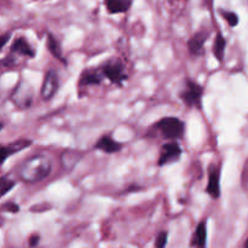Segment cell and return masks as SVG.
I'll return each mask as SVG.
<instances>
[{"instance_id": "obj_1", "label": "cell", "mask_w": 248, "mask_h": 248, "mask_svg": "<svg viewBox=\"0 0 248 248\" xmlns=\"http://www.w3.org/2000/svg\"><path fill=\"white\" fill-rule=\"evenodd\" d=\"M52 170L51 160L45 155H34L18 169V176L26 183H38L47 178Z\"/></svg>"}, {"instance_id": "obj_2", "label": "cell", "mask_w": 248, "mask_h": 248, "mask_svg": "<svg viewBox=\"0 0 248 248\" xmlns=\"http://www.w3.org/2000/svg\"><path fill=\"white\" fill-rule=\"evenodd\" d=\"M154 128L159 131L166 140H178L186 132V123L176 116H166L160 119L154 125Z\"/></svg>"}, {"instance_id": "obj_3", "label": "cell", "mask_w": 248, "mask_h": 248, "mask_svg": "<svg viewBox=\"0 0 248 248\" xmlns=\"http://www.w3.org/2000/svg\"><path fill=\"white\" fill-rule=\"evenodd\" d=\"M101 70L104 78L116 86H123V84L128 78L123 61H120L119 58H111V60L107 61L101 67Z\"/></svg>"}, {"instance_id": "obj_4", "label": "cell", "mask_w": 248, "mask_h": 248, "mask_svg": "<svg viewBox=\"0 0 248 248\" xmlns=\"http://www.w3.org/2000/svg\"><path fill=\"white\" fill-rule=\"evenodd\" d=\"M203 87L194 80L186 78L184 81V89L182 90L179 97L189 108L201 109V99H202Z\"/></svg>"}, {"instance_id": "obj_5", "label": "cell", "mask_w": 248, "mask_h": 248, "mask_svg": "<svg viewBox=\"0 0 248 248\" xmlns=\"http://www.w3.org/2000/svg\"><path fill=\"white\" fill-rule=\"evenodd\" d=\"M182 154H183V149L179 145V143L176 140H170L161 147V153H160L159 160H157V165L162 167L172 164V162L178 161Z\"/></svg>"}, {"instance_id": "obj_6", "label": "cell", "mask_w": 248, "mask_h": 248, "mask_svg": "<svg viewBox=\"0 0 248 248\" xmlns=\"http://www.w3.org/2000/svg\"><path fill=\"white\" fill-rule=\"evenodd\" d=\"M60 89V78L56 70L50 69L46 72L45 78H44L43 85H41V97L44 101H50L55 97Z\"/></svg>"}, {"instance_id": "obj_7", "label": "cell", "mask_w": 248, "mask_h": 248, "mask_svg": "<svg viewBox=\"0 0 248 248\" xmlns=\"http://www.w3.org/2000/svg\"><path fill=\"white\" fill-rule=\"evenodd\" d=\"M206 191L215 200L220 198V167L216 164H211L208 166V182Z\"/></svg>"}, {"instance_id": "obj_8", "label": "cell", "mask_w": 248, "mask_h": 248, "mask_svg": "<svg viewBox=\"0 0 248 248\" xmlns=\"http://www.w3.org/2000/svg\"><path fill=\"white\" fill-rule=\"evenodd\" d=\"M208 31L206 29H201L198 33L194 34L188 40V50L194 57H200L205 52V44L208 39Z\"/></svg>"}, {"instance_id": "obj_9", "label": "cell", "mask_w": 248, "mask_h": 248, "mask_svg": "<svg viewBox=\"0 0 248 248\" xmlns=\"http://www.w3.org/2000/svg\"><path fill=\"white\" fill-rule=\"evenodd\" d=\"M12 101L19 107V108H28L31 104V99H33V91L31 87L23 86L22 84L17 85L16 90L12 92Z\"/></svg>"}, {"instance_id": "obj_10", "label": "cell", "mask_w": 248, "mask_h": 248, "mask_svg": "<svg viewBox=\"0 0 248 248\" xmlns=\"http://www.w3.org/2000/svg\"><path fill=\"white\" fill-rule=\"evenodd\" d=\"M31 140H16V142H12L11 144L9 145H0V165L4 164L9 156L21 152V150L26 149V148L31 147Z\"/></svg>"}, {"instance_id": "obj_11", "label": "cell", "mask_w": 248, "mask_h": 248, "mask_svg": "<svg viewBox=\"0 0 248 248\" xmlns=\"http://www.w3.org/2000/svg\"><path fill=\"white\" fill-rule=\"evenodd\" d=\"M104 79V75L102 73L101 68H89L81 72L79 79L80 86H93V85H99Z\"/></svg>"}, {"instance_id": "obj_12", "label": "cell", "mask_w": 248, "mask_h": 248, "mask_svg": "<svg viewBox=\"0 0 248 248\" xmlns=\"http://www.w3.org/2000/svg\"><path fill=\"white\" fill-rule=\"evenodd\" d=\"M124 145L121 143L116 142L111 136L104 135L97 140V143L94 144V149L101 150V152L106 153V154H115L121 150Z\"/></svg>"}, {"instance_id": "obj_13", "label": "cell", "mask_w": 248, "mask_h": 248, "mask_svg": "<svg viewBox=\"0 0 248 248\" xmlns=\"http://www.w3.org/2000/svg\"><path fill=\"white\" fill-rule=\"evenodd\" d=\"M207 245V222L202 220L196 227L195 232L191 236L190 246L191 247H206Z\"/></svg>"}, {"instance_id": "obj_14", "label": "cell", "mask_w": 248, "mask_h": 248, "mask_svg": "<svg viewBox=\"0 0 248 248\" xmlns=\"http://www.w3.org/2000/svg\"><path fill=\"white\" fill-rule=\"evenodd\" d=\"M104 4L110 15L125 14L131 9L132 0H104Z\"/></svg>"}, {"instance_id": "obj_15", "label": "cell", "mask_w": 248, "mask_h": 248, "mask_svg": "<svg viewBox=\"0 0 248 248\" xmlns=\"http://www.w3.org/2000/svg\"><path fill=\"white\" fill-rule=\"evenodd\" d=\"M82 155L84 154L81 152H78V150H65L61 155V164H62V166L65 170L70 171V170H73L77 166V164L80 161Z\"/></svg>"}, {"instance_id": "obj_16", "label": "cell", "mask_w": 248, "mask_h": 248, "mask_svg": "<svg viewBox=\"0 0 248 248\" xmlns=\"http://www.w3.org/2000/svg\"><path fill=\"white\" fill-rule=\"evenodd\" d=\"M11 52L19 53V55L27 56V57L31 58L35 57V51H34V48H31V46L29 45L28 41L24 38H17L14 41L11 46Z\"/></svg>"}, {"instance_id": "obj_17", "label": "cell", "mask_w": 248, "mask_h": 248, "mask_svg": "<svg viewBox=\"0 0 248 248\" xmlns=\"http://www.w3.org/2000/svg\"><path fill=\"white\" fill-rule=\"evenodd\" d=\"M225 48H227V39L223 36L222 33L218 31L217 35L215 38V43H213V55H215L216 60L218 62H223L225 55Z\"/></svg>"}, {"instance_id": "obj_18", "label": "cell", "mask_w": 248, "mask_h": 248, "mask_svg": "<svg viewBox=\"0 0 248 248\" xmlns=\"http://www.w3.org/2000/svg\"><path fill=\"white\" fill-rule=\"evenodd\" d=\"M46 47H47L48 52L53 56L55 58L60 60L61 62L67 63V61L63 58L62 56V47L60 45V41L55 38L51 33L47 34V41H46Z\"/></svg>"}, {"instance_id": "obj_19", "label": "cell", "mask_w": 248, "mask_h": 248, "mask_svg": "<svg viewBox=\"0 0 248 248\" xmlns=\"http://www.w3.org/2000/svg\"><path fill=\"white\" fill-rule=\"evenodd\" d=\"M219 12L220 15H222L223 18L228 22V24H229L230 27H236L237 24H239L240 19L237 14H235V12L232 11H227V10H220Z\"/></svg>"}, {"instance_id": "obj_20", "label": "cell", "mask_w": 248, "mask_h": 248, "mask_svg": "<svg viewBox=\"0 0 248 248\" xmlns=\"http://www.w3.org/2000/svg\"><path fill=\"white\" fill-rule=\"evenodd\" d=\"M167 242H169V232H161L159 235H157L156 241H155V247L164 248L167 246Z\"/></svg>"}, {"instance_id": "obj_21", "label": "cell", "mask_w": 248, "mask_h": 248, "mask_svg": "<svg viewBox=\"0 0 248 248\" xmlns=\"http://www.w3.org/2000/svg\"><path fill=\"white\" fill-rule=\"evenodd\" d=\"M2 211L10 213H18L19 212V206L15 202H6L5 205H2Z\"/></svg>"}, {"instance_id": "obj_22", "label": "cell", "mask_w": 248, "mask_h": 248, "mask_svg": "<svg viewBox=\"0 0 248 248\" xmlns=\"http://www.w3.org/2000/svg\"><path fill=\"white\" fill-rule=\"evenodd\" d=\"M10 38H11V34L10 33H5L2 34V35H0V51H1L2 47L6 45L7 41L10 40Z\"/></svg>"}, {"instance_id": "obj_23", "label": "cell", "mask_w": 248, "mask_h": 248, "mask_svg": "<svg viewBox=\"0 0 248 248\" xmlns=\"http://www.w3.org/2000/svg\"><path fill=\"white\" fill-rule=\"evenodd\" d=\"M39 242H40V236H39V235H33V236H31V239H29V246L35 247L38 246Z\"/></svg>"}, {"instance_id": "obj_24", "label": "cell", "mask_w": 248, "mask_h": 248, "mask_svg": "<svg viewBox=\"0 0 248 248\" xmlns=\"http://www.w3.org/2000/svg\"><path fill=\"white\" fill-rule=\"evenodd\" d=\"M137 189H142V188H140V186H132L127 189V191L128 193H131V191H138Z\"/></svg>"}, {"instance_id": "obj_25", "label": "cell", "mask_w": 248, "mask_h": 248, "mask_svg": "<svg viewBox=\"0 0 248 248\" xmlns=\"http://www.w3.org/2000/svg\"><path fill=\"white\" fill-rule=\"evenodd\" d=\"M245 247L248 248V240H247V242H246V244H245Z\"/></svg>"}]
</instances>
